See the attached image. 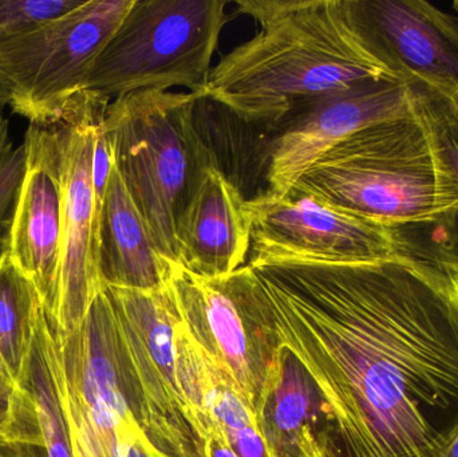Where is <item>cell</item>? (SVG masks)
Listing matches in <instances>:
<instances>
[{"instance_id":"cell-7","label":"cell","mask_w":458,"mask_h":457,"mask_svg":"<svg viewBox=\"0 0 458 457\" xmlns=\"http://www.w3.org/2000/svg\"><path fill=\"white\" fill-rule=\"evenodd\" d=\"M131 383L134 415L168 457H209L185 396L177 353L179 317L166 287L106 286Z\"/></svg>"},{"instance_id":"cell-19","label":"cell","mask_w":458,"mask_h":457,"mask_svg":"<svg viewBox=\"0 0 458 457\" xmlns=\"http://www.w3.org/2000/svg\"><path fill=\"white\" fill-rule=\"evenodd\" d=\"M45 313L32 282L5 254L0 259V359L21 381Z\"/></svg>"},{"instance_id":"cell-24","label":"cell","mask_w":458,"mask_h":457,"mask_svg":"<svg viewBox=\"0 0 458 457\" xmlns=\"http://www.w3.org/2000/svg\"><path fill=\"white\" fill-rule=\"evenodd\" d=\"M0 457H48L45 447L29 443H0Z\"/></svg>"},{"instance_id":"cell-16","label":"cell","mask_w":458,"mask_h":457,"mask_svg":"<svg viewBox=\"0 0 458 457\" xmlns=\"http://www.w3.org/2000/svg\"><path fill=\"white\" fill-rule=\"evenodd\" d=\"M258 426L269 457H314L322 451L339 457L319 394L285 349L279 381L258 415Z\"/></svg>"},{"instance_id":"cell-22","label":"cell","mask_w":458,"mask_h":457,"mask_svg":"<svg viewBox=\"0 0 458 457\" xmlns=\"http://www.w3.org/2000/svg\"><path fill=\"white\" fill-rule=\"evenodd\" d=\"M82 3L83 0H0V42L29 34Z\"/></svg>"},{"instance_id":"cell-2","label":"cell","mask_w":458,"mask_h":457,"mask_svg":"<svg viewBox=\"0 0 458 457\" xmlns=\"http://www.w3.org/2000/svg\"><path fill=\"white\" fill-rule=\"evenodd\" d=\"M236 5L260 30L212 67L203 96L248 123L277 125L363 83L398 78L355 37L342 0H237Z\"/></svg>"},{"instance_id":"cell-28","label":"cell","mask_w":458,"mask_h":457,"mask_svg":"<svg viewBox=\"0 0 458 457\" xmlns=\"http://www.w3.org/2000/svg\"><path fill=\"white\" fill-rule=\"evenodd\" d=\"M315 457H335V456H333V455H330V453H318L317 456Z\"/></svg>"},{"instance_id":"cell-18","label":"cell","mask_w":458,"mask_h":457,"mask_svg":"<svg viewBox=\"0 0 458 457\" xmlns=\"http://www.w3.org/2000/svg\"><path fill=\"white\" fill-rule=\"evenodd\" d=\"M19 383L34 402L47 456L75 457L74 428L67 404L58 343L46 314L38 324L31 353Z\"/></svg>"},{"instance_id":"cell-1","label":"cell","mask_w":458,"mask_h":457,"mask_svg":"<svg viewBox=\"0 0 458 457\" xmlns=\"http://www.w3.org/2000/svg\"><path fill=\"white\" fill-rule=\"evenodd\" d=\"M339 457H445L458 435V275L403 255L250 266Z\"/></svg>"},{"instance_id":"cell-6","label":"cell","mask_w":458,"mask_h":457,"mask_svg":"<svg viewBox=\"0 0 458 457\" xmlns=\"http://www.w3.org/2000/svg\"><path fill=\"white\" fill-rule=\"evenodd\" d=\"M163 284L182 326L225 368L258 418L279 381L284 349L252 268L208 278L171 260Z\"/></svg>"},{"instance_id":"cell-15","label":"cell","mask_w":458,"mask_h":457,"mask_svg":"<svg viewBox=\"0 0 458 457\" xmlns=\"http://www.w3.org/2000/svg\"><path fill=\"white\" fill-rule=\"evenodd\" d=\"M169 265L114 164L99 219V271L105 286L158 289Z\"/></svg>"},{"instance_id":"cell-13","label":"cell","mask_w":458,"mask_h":457,"mask_svg":"<svg viewBox=\"0 0 458 457\" xmlns=\"http://www.w3.org/2000/svg\"><path fill=\"white\" fill-rule=\"evenodd\" d=\"M23 144L26 174L7 255L37 287L48 324L55 329L61 282V147L53 125L32 123Z\"/></svg>"},{"instance_id":"cell-11","label":"cell","mask_w":458,"mask_h":457,"mask_svg":"<svg viewBox=\"0 0 458 457\" xmlns=\"http://www.w3.org/2000/svg\"><path fill=\"white\" fill-rule=\"evenodd\" d=\"M350 29L395 77L458 96V15L422 0H342Z\"/></svg>"},{"instance_id":"cell-12","label":"cell","mask_w":458,"mask_h":457,"mask_svg":"<svg viewBox=\"0 0 458 457\" xmlns=\"http://www.w3.org/2000/svg\"><path fill=\"white\" fill-rule=\"evenodd\" d=\"M411 107V83L387 78L287 115L272 131L263 195H285L334 145L360 129L403 117Z\"/></svg>"},{"instance_id":"cell-17","label":"cell","mask_w":458,"mask_h":457,"mask_svg":"<svg viewBox=\"0 0 458 457\" xmlns=\"http://www.w3.org/2000/svg\"><path fill=\"white\" fill-rule=\"evenodd\" d=\"M414 107L429 129L458 188V96L424 82L411 83ZM397 255L414 258L458 275V207L433 224L392 230Z\"/></svg>"},{"instance_id":"cell-14","label":"cell","mask_w":458,"mask_h":457,"mask_svg":"<svg viewBox=\"0 0 458 457\" xmlns=\"http://www.w3.org/2000/svg\"><path fill=\"white\" fill-rule=\"evenodd\" d=\"M250 233L247 199L219 169L209 166L177 222L174 262L208 278L229 275L244 266Z\"/></svg>"},{"instance_id":"cell-26","label":"cell","mask_w":458,"mask_h":457,"mask_svg":"<svg viewBox=\"0 0 458 457\" xmlns=\"http://www.w3.org/2000/svg\"><path fill=\"white\" fill-rule=\"evenodd\" d=\"M10 137V126H8V121L4 118L0 117V141Z\"/></svg>"},{"instance_id":"cell-20","label":"cell","mask_w":458,"mask_h":457,"mask_svg":"<svg viewBox=\"0 0 458 457\" xmlns=\"http://www.w3.org/2000/svg\"><path fill=\"white\" fill-rule=\"evenodd\" d=\"M0 443L43 445L37 410L27 389L0 359ZM45 447V445H43Z\"/></svg>"},{"instance_id":"cell-23","label":"cell","mask_w":458,"mask_h":457,"mask_svg":"<svg viewBox=\"0 0 458 457\" xmlns=\"http://www.w3.org/2000/svg\"><path fill=\"white\" fill-rule=\"evenodd\" d=\"M102 121H104V118H102ZM102 121L99 123L98 131H97L93 153V185L99 208H102V204H104L110 174H112L115 164L112 141L105 131Z\"/></svg>"},{"instance_id":"cell-4","label":"cell","mask_w":458,"mask_h":457,"mask_svg":"<svg viewBox=\"0 0 458 457\" xmlns=\"http://www.w3.org/2000/svg\"><path fill=\"white\" fill-rule=\"evenodd\" d=\"M203 94L140 90L115 97L105 112L115 166L158 250L176 259L174 233L204 171L215 166L195 123Z\"/></svg>"},{"instance_id":"cell-10","label":"cell","mask_w":458,"mask_h":457,"mask_svg":"<svg viewBox=\"0 0 458 457\" xmlns=\"http://www.w3.org/2000/svg\"><path fill=\"white\" fill-rule=\"evenodd\" d=\"M247 209L252 224L248 266L370 262L397 255L390 228L296 190L256 196Z\"/></svg>"},{"instance_id":"cell-21","label":"cell","mask_w":458,"mask_h":457,"mask_svg":"<svg viewBox=\"0 0 458 457\" xmlns=\"http://www.w3.org/2000/svg\"><path fill=\"white\" fill-rule=\"evenodd\" d=\"M26 166L24 144H15L10 137L0 141V259L8 251Z\"/></svg>"},{"instance_id":"cell-5","label":"cell","mask_w":458,"mask_h":457,"mask_svg":"<svg viewBox=\"0 0 458 457\" xmlns=\"http://www.w3.org/2000/svg\"><path fill=\"white\" fill-rule=\"evenodd\" d=\"M227 0H134L83 90L118 97L174 86L203 94Z\"/></svg>"},{"instance_id":"cell-3","label":"cell","mask_w":458,"mask_h":457,"mask_svg":"<svg viewBox=\"0 0 458 457\" xmlns=\"http://www.w3.org/2000/svg\"><path fill=\"white\" fill-rule=\"evenodd\" d=\"M293 190L390 230L433 224L458 207L456 180L414 104L334 145Z\"/></svg>"},{"instance_id":"cell-27","label":"cell","mask_w":458,"mask_h":457,"mask_svg":"<svg viewBox=\"0 0 458 457\" xmlns=\"http://www.w3.org/2000/svg\"><path fill=\"white\" fill-rule=\"evenodd\" d=\"M445 457H458V435L452 440L451 444H449Z\"/></svg>"},{"instance_id":"cell-25","label":"cell","mask_w":458,"mask_h":457,"mask_svg":"<svg viewBox=\"0 0 458 457\" xmlns=\"http://www.w3.org/2000/svg\"><path fill=\"white\" fill-rule=\"evenodd\" d=\"M7 106H10V97H8L7 91L0 86V117Z\"/></svg>"},{"instance_id":"cell-8","label":"cell","mask_w":458,"mask_h":457,"mask_svg":"<svg viewBox=\"0 0 458 457\" xmlns=\"http://www.w3.org/2000/svg\"><path fill=\"white\" fill-rule=\"evenodd\" d=\"M134 0H83L39 29L0 42V86L32 125L61 120Z\"/></svg>"},{"instance_id":"cell-9","label":"cell","mask_w":458,"mask_h":457,"mask_svg":"<svg viewBox=\"0 0 458 457\" xmlns=\"http://www.w3.org/2000/svg\"><path fill=\"white\" fill-rule=\"evenodd\" d=\"M110 97L96 91L78 94L54 123L61 147V282L55 337L74 333L105 284L99 271L101 208L93 185L97 131Z\"/></svg>"}]
</instances>
